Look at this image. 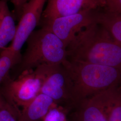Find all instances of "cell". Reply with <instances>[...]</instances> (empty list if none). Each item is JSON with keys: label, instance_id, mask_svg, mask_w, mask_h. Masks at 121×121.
<instances>
[{"label": "cell", "instance_id": "cell-1", "mask_svg": "<svg viewBox=\"0 0 121 121\" xmlns=\"http://www.w3.org/2000/svg\"><path fill=\"white\" fill-rule=\"evenodd\" d=\"M67 59L121 69V44L94 22L78 32L66 48Z\"/></svg>", "mask_w": 121, "mask_h": 121}, {"label": "cell", "instance_id": "cell-2", "mask_svg": "<svg viewBox=\"0 0 121 121\" xmlns=\"http://www.w3.org/2000/svg\"><path fill=\"white\" fill-rule=\"evenodd\" d=\"M62 65L71 83V101L67 110L84 99L121 86V69L68 59Z\"/></svg>", "mask_w": 121, "mask_h": 121}, {"label": "cell", "instance_id": "cell-3", "mask_svg": "<svg viewBox=\"0 0 121 121\" xmlns=\"http://www.w3.org/2000/svg\"><path fill=\"white\" fill-rule=\"evenodd\" d=\"M26 41V51L10 71L12 80L40 65H61L67 59L66 47L63 42L44 27L34 30Z\"/></svg>", "mask_w": 121, "mask_h": 121}, {"label": "cell", "instance_id": "cell-4", "mask_svg": "<svg viewBox=\"0 0 121 121\" xmlns=\"http://www.w3.org/2000/svg\"><path fill=\"white\" fill-rule=\"evenodd\" d=\"M38 67L44 77L40 93L48 95L56 104L67 109L70 104L71 83L63 65H43Z\"/></svg>", "mask_w": 121, "mask_h": 121}, {"label": "cell", "instance_id": "cell-5", "mask_svg": "<svg viewBox=\"0 0 121 121\" xmlns=\"http://www.w3.org/2000/svg\"><path fill=\"white\" fill-rule=\"evenodd\" d=\"M96 10L83 9L73 14L43 21L42 27L52 31L67 48L78 32L95 22Z\"/></svg>", "mask_w": 121, "mask_h": 121}, {"label": "cell", "instance_id": "cell-6", "mask_svg": "<svg viewBox=\"0 0 121 121\" xmlns=\"http://www.w3.org/2000/svg\"><path fill=\"white\" fill-rule=\"evenodd\" d=\"M43 79V74L38 67L15 80L9 75L3 82L15 103L23 108L40 93Z\"/></svg>", "mask_w": 121, "mask_h": 121}, {"label": "cell", "instance_id": "cell-7", "mask_svg": "<svg viewBox=\"0 0 121 121\" xmlns=\"http://www.w3.org/2000/svg\"><path fill=\"white\" fill-rule=\"evenodd\" d=\"M47 0H29L25 5L16 34L9 47L14 52L20 53V50L30 36L42 17Z\"/></svg>", "mask_w": 121, "mask_h": 121}, {"label": "cell", "instance_id": "cell-8", "mask_svg": "<svg viewBox=\"0 0 121 121\" xmlns=\"http://www.w3.org/2000/svg\"><path fill=\"white\" fill-rule=\"evenodd\" d=\"M105 4V0H48L41 19L43 21L68 16L83 9H98Z\"/></svg>", "mask_w": 121, "mask_h": 121}, {"label": "cell", "instance_id": "cell-9", "mask_svg": "<svg viewBox=\"0 0 121 121\" xmlns=\"http://www.w3.org/2000/svg\"><path fill=\"white\" fill-rule=\"evenodd\" d=\"M104 91L83 100L68 111V121H107Z\"/></svg>", "mask_w": 121, "mask_h": 121}, {"label": "cell", "instance_id": "cell-10", "mask_svg": "<svg viewBox=\"0 0 121 121\" xmlns=\"http://www.w3.org/2000/svg\"><path fill=\"white\" fill-rule=\"evenodd\" d=\"M57 105L51 97L39 93L23 108L19 121H42L49 111Z\"/></svg>", "mask_w": 121, "mask_h": 121}, {"label": "cell", "instance_id": "cell-11", "mask_svg": "<svg viewBox=\"0 0 121 121\" xmlns=\"http://www.w3.org/2000/svg\"><path fill=\"white\" fill-rule=\"evenodd\" d=\"M6 0H0V49L13 41L16 34L17 26Z\"/></svg>", "mask_w": 121, "mask_h": 121}, {"label": "cell", "instance_id": "cell-12", "mask_svg": "<svg viewBox=\"0 0 121 121\" xmlns=\"http://www.w3.org/2000/svg\"><path fill=\"white\" fill-rule=\"evenodd\" d=\"M21 116V111L3 81L0 84V121H19Z\"/></svg>", "mask_w": 121, "mask_h": 121}, {"label": "cell", "instance_id": "cell-13", "mask_svg": "<svg viewBox=\"0 0 121 121\" xmlns=\"http://www.w3.org/2000/svg\"><path fill=\"white\" fill-rule=\"evenodd\" d=\"M95 22L103 26L113 39L121 44V13L96 9Z\"/></svg>", "mask_w": 121, "mask_h": 121}, {"label": "cell", "instance_id": "cell-14", "mask_svg": "<svg viewBox=\"0 0 121 121\" xmlns=\"http://www.w3.org/2000/svg\"><path fill=\"white\" fill-rule=\"evenodd\" d=\"M104 108L107 121H121V86L105 91Z\"/></svg>", "mask_w": 121, "mask_h": 121}, {"label": "cell", "instance_id": "cell-15", "mask_svg": "<svg viewBox=\"0 0 121 121\" xmlns=\"http://www.w3.org/2000/svg\"><path fill=\"white\" fill-rule=\"evenodd\" d=\"M20 53L12 51L9 47L5 48L0 54V84L9 74L11 69L20 60Z\"/></svg>", "mask_w": 121, "mask_h": 121}, {"label": "cell", "instance_id": "cell-16", "mask_svg": "<svg viewBox=\"0 0 121 121\" xmlns=\"http://www.w3.org/2000/svg\"><path fill=\"white\" fill-rule=\"evenodd\" d=\"M67 111L60 105L52 108L42 121H68Z\"/></svg>", "mask_w": 121, "mask_h": 121}, {"label": "cell", "instance_id": "cell-17", "mask_svg": "<svg viewBox=\"0 0 121 121\" xmlns=\"http://www.w3.org/2000/svg\"><path fill=\"white\" fill-rule=\"evenodd\" d=\"M105 1L104 10L109 12L121 13V0H105Z\"/></svg>", "mask_w": 121, "mask_h": 121}]
</instances>
